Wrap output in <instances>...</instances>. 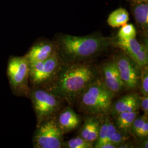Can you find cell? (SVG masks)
<instances>
[{
  "label": "cell",
  "instance_id": "15",
  "mask_svg": "<svg viewBox=\"0 0 148 148\" xmlns=\"http://www.w3.org/2000/svg\"><path fill=\"white\" fill-rule=\"evenodd\" d=\"M139 115V111L122 112L115 115V126L118 130L125 134H130L131 128L135 119Z\"/></svg>",
  "mask_w": 148,
  "mask_h": 148
},
{
  "label": "cell",
  "instance_id": "3",
  "mask_svg": "<svg viewBox=\"0 0 148 148\" xmlns=\"http://www.w3.org/2000/svg\"><path fill=\"white\" fill-rule=\"evenodd\" d=\"M115 93L109 90L101 77L92 82L77 99L81 109L95 116L106 115L111 110Z\"/></svg>",
  "mask_w": 148,
  "mask_h": 148
},
{
  "label": "cell",
  "instance_id": "27",
  "mask_svg": "<svg viewBox=\"0 0 148 148\" xmlns=\"http://www.w3.org/2000/svg\"><path fill=\"white\" fill-rule=\"evenodd\" d=\"M117 148L116 145L111 143L110 142H108L106 143L103 144L100 148Z\"/></svg>",
  "mask_w": 148,
  "mask_h": 148
},
{
  "label": "cell",
  "instance_id": "2",
  "mask_svg": "<svg viewBox=\"0 0 148 148\" xmlns=\"http://www.w3.org/2000/svg\"><path fill=\"white\" fill-rule=\"evenodd\" d=\"M112 41L111 38L100 35H62L56 46L62 63H75L86 62L97 56L109 47Z\"/></svg>",
  "mask_w": 148,
  "mask_h": 148
},
{
  "label": "cell",
  "instance_id": "12",
  "mask_svg": "<svg viewBox=\"0 0 148 148\" xmlns=\"http://www.w3.org/2000/svg\"><path fill=\"white\" fill-rule=\"evenodd\" d=\"M140 108V97L136 94L124 95L111 106V110L115 115L122 112L138 111Z\"/></svg>",
  "mask_w": 148,
  "mask_h": 148
},
{
  "label": "cell",
  "instance_id": "29",
  "mask_svg": "<svg viewBox=\"0 0 148 148\" xmlns=\"http://www.w3.org/2000/svg\"><path fill=\"white\" fill-rule=\"evenodd\" d=\"M131 1H132V2H137V1H148V0H130Z\"/></svg>",
  "mask_w": 148,
  "mask_h": 148
},
{
  "label": "cell",
  "instance_id": "19",
  "mask_svg": "<svg viewBox=\"0 0 148 148\" xmlns=\"http://www.w3.org/2000/svg\"><path fill=\"white\" fill-rule=\"evenodd\" d=\"M108 119H109L108 117H106L103 122H101L98 137L95 143L94 148H100L103 144L108 142Z\"/></svg>",
  "mask_w": 148,
  "mask_h": 148
},
{
  "label": "cell",
  "instance_id": "25",
  "mask_svg": "<svg viewBox=\"0 0 148 148\" xmlns=\"http://www.w3.org/2000/svg\"><path fill=\"white\" fill-rule=\"evenodd\" d=\"M148 121L145 122L143 127L138 132L136 137L138 138H140L141 139H145V138H148Z\"/></svg>",
  "mask_w": 148,
  "mask_h": 148
},
{
  "label": "cell",
  "instance_id": "21",
  "mask_svg": "<svg viewBox=\"0 0 148 148\" xmlns=\"http://www.w3.org/2000/svg\"><path fill=\"white\" fill-rule=\"evenodd\" d=\"M132 59L140 68L148 65V50L147 44H144L142 49L135 56H134Z\"/></svg>",
  "mask_w": 148,
  "mask_h": 148
},
{
  "label": "cell",
  "instance_id": "7",
  "mask_svg": "<svg viewBox=\"0 0 148 148\" xmlns=\"http://www.w3.org/2000/svg\"><path fill=\"white\" fill-rule=\"evenodd\" d=\"M62 64L57 51L45 61L29 64V76L32 83L40 85L53 79Z\"/></svg>",
  "mask_w": 148,
  "mask_h": 148
},
{
  "label": "cell",
  "instance_id": "26",
  "mask_svg": "<svg viewBox=\"0 0 148 148\" xmlns=\"http://www.w3.org/2000/svg\"><path fill=\"white\" fill-rule=\"evenodd\" d=\"M140 108H142L144 114L148 115V96L140 97Z\"/></svg>",
  "mask_w": 148,
  "mask_h": 148
},
{
  "label": "cell",
  "instance_id": "16",
  "mask_svg": "<svg viewBox=\"0 0 148 148\" xmlns=\"http://www.w3.org/2000/svg\"><path fill=\"white\" fill-rule=\"evenodd\" d=\"M114 43L117 47L122 49L131 58L137 53H138L143 47L144 44L138 41L136 38L121 39L117 38Z\"/></svg>",
  "mask_w": 148,
  "mask_h": 148
},
{
  "label": "cell",
  "instance_id": "18",
  "mask_svg": "<svg viewBox=\"0 0 148 148\" xmlns=\"http://www.w3.org/2000/svg\"><path fill=\"white\" fill-rule=\"evenodd\" d=\"M63 147L67 148H92L94 147V145L93 143H90L79 136L64 142Z\"/></svg>",
  "mask_w": 148,
  "mask_h": 148
},
{
  "label": "cell",
  "instance_id": "6",
  "mask_svg": "<svg viewBox=\"0 0 148 148\" xmlns=\"http://www.w3.org/2000/svg\"><path fill=\"white\" fill-rule=\"evenodd\" d=\"M113 59L126 88L133 90L139 87L142 68L126 53L117 54Z\"/></svg>",
  "mask_w": 148,
  "mask_h": 148
},
{
  "label": "cell",
  "instance_id": "10",
  "mask_svg": "<svg viewBox=\"0 0 148 148\" xmlns=\"http://www.w3.org/2000/svg\"><path fill=\"white\" fill-rule=\"evenodd\" d=\"M56 51V46L53 43L48 42L38 43L30 48L27 53L25 58L29 64L43 62L49 58Z\"/></svg>",
  "mask_w": 148,
  "mask_h": 148
},
{
  "label": "cell",
  "instance_id": "17",
  "mask_svg": "<svg viewBox=\"0 0 148 148\" xmlns=\"http://www.w3.org/2000/svg\"><path fill=\"white\" fill-rule=\"evenodd\" d=\"M129 20L128 12L124 8H119L110 14L107 23L112 27H119L127 24Z\"/></svg>",
  "mask_w": 148,
  "mask_h": 148
},
{
  "label": "cell",
  "instance_id": "8",
  "mask_svg": "<svg viewBox=\"0 0 148 148\" xmlns=\"http://www.w3.org/2000/svg\"><path fill=\"white\" fill-rule=\"evenodd\" d=\"M11 84L14 87L25 85L29 76V63L25 57L10 59L7 69Z\"/></svg>",
  "mask_w": 148,
  "mask_h": 148
},
{
  "label": "cell",
  "instance_id": "22",
  "mask_svg": "<svg viewBox=\"0 0 148 148\" xmlns=\"http://www.w3.org/2000/svg\"><path fill=\"white\" fill-rule=\"evenodd\" d=\"M141 76L139 86L141 93L143 96H148V65L142 68Z\"/></svg>",
  "mask_w": 148,
  "mask_h": 148
},
{
  "label": "cell",
  "instance_id": "20",
  "mask_svg": "<svg viewBox=\"0 0 148 148\" xmlns=\"http://www.w3.org/2000/svg\"><path fill=\"white\" fill-rule=\"evenodd\" d=\"M137 31L132 24H126L121 26V29L117 34V38L121 39L136 38Z\"/></svg>",
  "mask_w": 148,
  "mask_h": 148
},
{
  "label": "cell",
  "instance_id": "4",
  "mask_svg": "<svg viewBox=\"0 0 148 148\" xmlns=\"http://www.w3.org/2000/svg\"><path fill=\"white\" fill-rule=\"evenodd\" d=\"M32 98L38 125L54 117L61 108L62 99L47 90H36Z\"/></svg>",
  "mask_w": 148,
  "mask_h": 148
},
{
  "label": "cell",
  "instance_id": "14",
  "mask_svg": "<svg viewBox=\"0 0 148 148\" xmlns=\"http://www.w3.org/2000/svg\"><path fill=\"white\" fill-rule=\"evenodd\" d=\"M131 10L138 27L144 32H148V1L133 2Z\"/></svg>",
  "mask_w": 148,
  "mask_h": 148
},
{
  "label": "cell",
  "instance_id": "9",
  "mask_svg": "<svg viewBox=\"0 0 148 148\" xmlns=\"http://www.w3.org/2000/svg\"><path fill=\"white\" fill-rule=\"evenodd\" d=\"M101 79L106 87L114 93L120 92L126 88L113 59L101 65Z\"/></svg>",
  "mask_w": 148,
  "mask_h": 148
},
{
  "label": "cell",
  "instance_id": "28",
  "mask_svg": "<svg viewBox=\"0 0 148 148\" xmlns=\"http://www.w3.org/2000/svg\"><path fill=\"white\" fill-rule=\"evenodd\" d=\"M141 147L143 148H148V139L147 138L144 139V142H142V144H141Z\"/></svg>",
  "mask_w": 148,
  "mask_h": 148
},
{
  "label": "cell",
  "instance_id": "24",
  "mask_svg": "<svg viewBox=\"0 0 148 148\" xmlns=\"http://www.w3.org/2000/svg\"><path fill=\"white\" fill-rule=\"evenodd\" d=\"M127 139L128 134L122 132L117 129L116 131L110 137L109 142H110L111 143L116 145L117 148H119V147L122 144L126 142Z\"/></svg>",
  "mask_w": 148,
  "mask_h": 148
},
{
  "label": "cell",
  "instance_id": "5",
  "mask_svg": "<svg viewBox=\"0 0 148 148\" xmlns=\"http://www.w3.org/2000/svg\"><path fill=\"white\" fill-rule=\"evenodd\" d=\"M64 133L55 117L42 122L34 137L35 146L38 148H60L63 145Z\"/></svg>",
  "mask_w": 148,
  "mask_h": 148
},
{
  "label": "cell",
  "instance_id": "23",
  "mask_svg": "<svg viewBox=\"0 0 148 148\" xmlns=\"http://www.w3.org/2000/svg\"><path fill=\"white\" fill-rule=\"evenodd\" d=\"M148 121V115L144 114L142 116L138 115L133 122L130 133L132 134L134 136H136L138 132L142 128L145 122Z\"/></svg>",
  "mask_w": 148,
  "mask_h": 148
},
{
  "label": "cell",
  "instance_id": "11",
  "mask_svg": "<svg viewBox=\"0 0 148 148\" xmlns=\"http://www.w3.org/2000/svg\"><path fill=\"white\" fill-rule=\"evenodd\" d=\"M59 127L64 134L73 131L79 126L80 117L70 108H66L59 114L56 119Z\"/></svg>",
  "mask_w": 148,
  "mask_h": 148
},
{
  "label": "cell",
  "instance_id": "13",
  "mask_svg": "<svg viewBox=\"0 0 148 148\" xmlns=\"http://www.w3.org/2000/svg\"><path fill=\"white\" fill-rule=\"evenodd\" d=\"M101 124L98 116L87 117L81 128L79 136L90 143H95L98 137Z\"/></svg>",
  "mask_w": 148,
  "mask_h": 148
},
{
  "label": "cell",
  "instance_id": "1",
  "mask_svg": "<svg viewBox=\"0 0 148 148\" xmlns=\"http://www.w3.org/2000/svg\"><path fill=\"white\" fill-rule=\"evenodd\" d=\"M98 77V71L86 62L62 64L53 78L54 81L50 92L72 102Z\"/></svg>",
  "mask_w": 148,
  "mask_h": 148
}]
</instances>
